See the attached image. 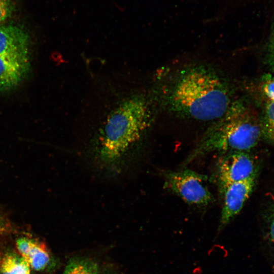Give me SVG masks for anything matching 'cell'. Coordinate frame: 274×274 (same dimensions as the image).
Instances as JSON below:
<instances>
[{
	"mask_svg": "<svg viewBox=\"0 0 274 274\" xmlns=\"http://www.w3.org/2000/svg\"><path fill=\"white\" fill-rule=\"evenodd\" d=\"M62 274H101L98 264L85 257H74L70 259Z\"/></svg>",
	"mask_w": 274,
	"mask_h": 274,
	"instance_id": "8fae6325",
	"label": "cell"
},
{
	"mask_svg": "<svg viewBox=\"0 0 274 274\" xmlns=\"http://www.w3.org/2000/svg\"><path fill=\"white\" fill-rule=\"evenodd\" d=\"M151 120L150 108L144 97L134 95L122 101L89 144L87 153L96 169L116 175L130 166Z\"/></svg>",
	"mask_w": 274,
	"mask_h": 274,
	"instance_id": "6da1fadb",
	"label": "cell"
},
{
	"mask_svg": "<svg viewBox=\"0 0 274 274\" xmlns=\"http://www.w3.org/2000/svg\"><path fill=\"white\" fill-rule=\"evenodd\" d=\"M164 188L175 193L186 203L197 206H207L214 201L207 187V177L193 170L162 172Z\"/></svg>",
	"mask_w": 274,
	"mask_h": 274,
	"instance_id": "277c9868",
	"label": "cell"
},
{
	"mask_svg": "<svg viewBox=\"0 0 274 274\" xmlns=\"http://www.w3.org/2000/svg\"><path fill=\"white\" fill-rule=\"evenodd\" d=\"M4 229V228L3 227L2 220L1 217H0V233L2 232Z\"/></svg>",
	"mask_w": 274,
	"mask_h": 274,
	"instance_id": "e0dca14e",
	"label": "cell"
},
{
	"mask_svg": "<svg viewBox=\"0 0 274 274\" xmlns=\"http://www.w3.org/2000/svg\"><path fill=\"white\" fill-rule=\"evenodd\" d=\"M28 68V64L0 56V91L8 90L18 85Z\"/></svg>",
	"mask_w": 274,
	"mask_h": 274,
	"instance_id": "9c48e42d",
	"label": "cell"
},
{
	"mask_svg": "<svg viewBox=\"0 0 274 274\" xmlns=\"http://www.w3.org/2000/svg\"><path fill=\"white\" fill-rule=\"evenodd\" d=\"M15 10V5L13 0H0V23L10 18Z\"/></svg>",
	"mask_w": 274,
	"mask_h": 274,
	"instance_id": "4fadbf2b",
	"label": "cell"
},
{
	"mask_svg": "<svg viewBox=\"0 0 274 274\" xmlns=\"http://www.w3.org/2000/svg\"><path fill=\"white\" fill-rule=\"evenodd\" d=\"M264 125L267 135L274 140V101L267 100L266 103Z\"/></svg>",
	"mask_w": 274,
	"mask_h": 274,
	"instance_id": "7c38bea8",
	"label": "cell"
},
{
	"mask_svg": "<svg viewBox=\"0 0 274 274\" xmlns=\"http://www.w3.org/2000/svg\"><path fill=\"white\" fill-rule=\"evenodd\" d=\"M16 243L20 256L30 268L40 271L48 266L51 258L48 249L43 243L25 237L17 239Z\"/></svg>",
	"mask_w": 274,
	"mask_h": 274,
	"instance_id": "ba28073f",
	"label": "cell"
},
{
	"mask_svg": "<svg viewBox=\"0 0 274 274\" xmlns=\"http://www.w3.org/2000/svg\"><path fill=\"white\" fill-rule=\"evenodd\" d=\"M255 176L232 183L222 192L223 203L220 220V229L224 228L242 209L252 193Z\"/></svg>",
	"mask_w": 274,
	"mask_h": 274,
	"instance_id": "52a82bcc",
	"label": "cell"
},
{
	"mask_svg": "<svg viewBox=\"0 0 274 274\" xmlns=\"http://www.w3.org/2000/svg\"><path fill=\"white\" fill-rule=\"evenodd\" d=\"M226 82L203 66L183 71L172 83L167 95L170 110L183 117L214 122L227 111L232 101Z\"/></svg>",
	"mask_w": 274,
	"mask_h": 274,
	"instance_id": "7a4b0ae2",
	"label": "cell"
},
{
	"mask_svg": "<svg viewBox=\"0 0 274 274\" xmlns=\"http://www.w3.org/2000/svg\"><path fill=\"white\" fill-rule=\"evenodd\" d=\"M262 91L267 100L274 101V77H267L263 82Z\"/></svg>",
	"mask_w": 274,
	"mask_h": 274,
	"instance_id": "5bb4252c",
	"label": "cell"
},
{
	"mask_svg": "<svg viewBox=\"0 0 274 274\" xmlns=\"http://www.w3.org/2000/svg\"><path fill=\"white\" fill-rule=\"evenodd\" d=\"M252 157L244 151L224 154L217 167V178L220 192L229 185L255 176Z\"/></svg>",
	"mask_w": 274,
	"mask_h": 274,
	"instance_id": "5b68a950",
	"label": "cell"
},
{
	"mask_svg": "<svg viewBox=\"0 0 274 274\" xmlns=\"http://www.w3.org/2000/svg\"><path fill=\"white\" fill-rule=\"evenodd\" d=\"M261 131L256 113L243 102L233 101L226 113L207 130L183 166L213 152H246L257 144Z\"/></svg>",
	"mask_w": 274,
	"mask_h": 274,
	"instance_id": "3957f363",
	"label": "cell"
},
{
	"mask_svg": "<svg viewBox=\"0 0 274 274\" xmlns=\"http://www.w3.org/2000/svg\"><path fill=\"white\" fill-rule=\"evenodd\" d=\"M107 274H114L113 273H107Z\"/></svg>",
	"mask_w": 274,
	"mask_h": 274,
	"instance_id": "ac0fdd59",
	"label": "cell"
},
{
	"mask_svg": "<svg viewBox=\"0 0 274 274\" xmlns=\"http://www.w3.org/2000/svg\"><path fill=\"white\" fill-rule=\"evenodd\" d=\"M271 63H272V66L274 69V45L272 46L271 53Z\"/></svg>",
	"mask_w": 274,
	"mask_h": 274,
	"instance_id": "2e32d148",
	"label": "cell"
},
{
	"mask_svg": "<svg viewBox=\"0 0 274 274\" xmlns=\"http://www.w3.org/2000/svg\"><path fill=\"white\" fill-rule=\"evenodd\" d=\"M269 235L272 242L274 243V212L272 215L269 226Z\"/></svg>",
	"mask_w": 274,
	"mask_h": 274,
	"instance_id": "9a60e30c",
	"label": "cell"
},
{
	"mask_svg": "<svg viewBox=\"0 0 274 274\" xmlns=\"http://www.w3.org/2000/svg\"><path fill=\"white\" fill-rule=\"evenodd\" d=\"M0 274H30V267L21 256L7 253L0 258Z\"/></svg>",
	"mask_w": 274,
	"mask_h": 274,
	"instance_id": "30bf717a",
	"label": "cell"
},
{
	"mask_svg": "<svg viewBox=\"0 0 274 274\" xmlns=\"http://www.w3.org/2000/svg\"><path fill=\"white\" fill-rule=\"evenodd\" d=\"M29 37L23 27L0 25V56L28 64Z\"/></svg>",
	"mask_w": 274,
	"mask_h": 274,
	"instance_id": "8992f818",
	"label": "cell"
}]
</instances>
